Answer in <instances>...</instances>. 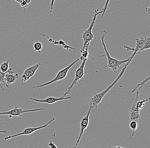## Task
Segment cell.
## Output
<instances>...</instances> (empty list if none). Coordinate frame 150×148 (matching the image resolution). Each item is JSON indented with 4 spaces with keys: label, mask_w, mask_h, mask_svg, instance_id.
Listing matches in <instances>:
<instances>
[{
    "label": "cell",
    "mask_w": 150,
    "mask_h": 148,
    "mask_svg": "<svg viewBox=\"0 0 150 148\" xmlns=\"http://www.w3.org/2000/svg\"><path fill=\"white\" fill-rule=\"evenodd\" d=\"M106 35L107 31L105 30H104L101 31L100 34L101 43H102V46H103L104 51H105V53L106 56L107 58L108 67L110 68L113 72H117L119 67H120L121 65H122V64L124 63L129 62H131L132 59H131V57H130L126 59L120 61L112 57L109 53L106 46L105 44V38Z\"/></svg>",
    "instance_id": "1"
},
{
    "label": "cell",
    "mask_w": 150,
    "mask_h": 148,
    "mask_svg": "<svg viewBox=\"0 0 150 148\" xmlns=\"http://www.w3.org/2000/svg\"><path fill=\"white\" fill-rule=\"evenodd\" d=\"M130 62H126V64L124 66L123 68L122 69L120 74L117 76V79L106 89H105V90L103 91L102 92L100 93H95L93 96L92 97L91 101H90V106L91 107L92 109H93L94 108H97L98 105L100 103V102L102 101V99H103L104 96L106 95V94L107 93L108 91H109L112 88L113 86L116 84V83L118 81V80L121 78L122 76L124 74L125 70H126L127 67V66H128V64H129Z\"/></svg>",
    "instance_id": "2"
},
{
    "label": "cell",
    "mask_w": 150,
    "mask_h": 148,
    "mask_svg": "<svg viewBox=\"0 0 150 148\" xmlns=\"http://www.w3.org/2000/svg\"><path fill=\"white\" fill-rule=\"evenodd\" d=\"M103 10L99 11L98 9L95 10L94 11V14L93 16V18L90 24V26L88 28L87 30H85L84 31L82 32L81 35V39L83 42V46L82 49H81V52L84 51L85 49V47L87 45H89L90 42L93 40L94 38V35L93 33L92 30L93 28L94 25L96 21V17L98 15L103 13Z\"/></svg>",
    "instance_id": "3"
},
{
    "label": "cell",
    "mask_w": 150,
    "mask_h": 148,
    "mask_svg": "<svg viewBox=\"0 0 150 148\" xmlns=\"http://www.w3.org/2000/svg\"><path fill=\"white\" fill-rule=\"evenodd\" d=\"M87 59H88V58L84 59L83 60H82V63L81 64L79 67H78V69L76 70V72H75L74 79L73 81H72V83H71V85H70V87H68V89L65 91L64 94L63 95L64 96H66L70 93V92L72 91V88H73V87H74V86L75 84H76L78 81H79L80 79L81 80L83 79L84 76L86 74V72L84 71V65H85Z\"/></svg>",
    "instance_id": "4"
},
{
    "label": "cell",
    "mask_w": 150,
    "mask_h": 148,
    "mask_svg": "<svg viewBox=\"0 0 150 148\" xmlns=\"http://www.w3.org/2000/svg\"><path fill=\"white\" fill-rule=\"evenodd\" d=\"M79 59H77L76 61H75L74 62L72 63L69 66H67V67H66V68H64V69L61 70V71H60V72L58 73L56 77L53 79L52 80H50V81L46 82V83H44V84H42V85H39V86H34V87H33V89H37V88H41V87H44V86L50 85V84H52V83H55V82H57V81L62 80L63 79L65 78L66 77L67 75V73H68L69 69H70L76 63L79 61Z\"/></svg>",
    "instance_id": "5"
},
{
    "label": "cell",
    "mask_w": 150,
    "mask_h": 148,
    "mask_svg": "<svg viewBox=\"0 0 150 148\" xmlns=\"http://www.w3.org/2000/svg\"><path fill=\"white\" fill-rule=\"evenodd\" d=\"M55 118H52L46 124H44V125H42V126H38V127L27 128V129H25V130H23V132H21V133L16 134V135H12L9 136L5 137L4 140H9V139L13 138V137H16L19 136L23 135H31V134L33 133L34 132H35L37 131V130L43 129V128H46L48 125L51 124L53 122L55 121Z\"/></svg>",
    "instance_id": "6"
},
{
    "label": "cell",
    "mask_w": 150,
    "mask_h": 148,
    "mask_svg": "<svg viewBox=\"0 0 150 148\" xmlns=\"http://www.w3.org/2000/svg\"><path fill=\"white\" fill-rule=\"evenodd\" d=\"M45 110V108H37V109H30V110H24L21 108H18L17 107H15L13 109L4 112H0V116L1 115H8L9 118H11L13 116L16 117H21L23 114L27 112H34V111H39V110Z\"/></svg>",
    "instance_id": "7"
},
{
    "label": "cell",
    "mask_w": 150,
    "mask_h": 148,
    "mask_svg": "<svg viewBox=\"0 0 150 148\" xmlns=\"http://www.w3.org/2000/svg\"><path fill=\"white\" fill-rule=\"evenodd\" d=\"M91 107L90 106V108H89V110L87 115L81 119V122L80 124V130L79 136V137L78 138L76 142L75 143L74 148H76L77 147L80 140L82 135H83V133H84V130L86 129V128L88 127V125L89 116H90V113H91Z\"/></svg>",
    "instance_id": "8"
},
{
    "label": "cell",
    "mask_w": 150,
    "mask_h": 148,
    "mask_svg": "<svg viewBox=\"0 0 150 148\" xmlns=\"http://www.w3.org/2000/svg\"><path fill=\"white\" fill-rule=\"evenodd\" d=\"M150 38V37H142L140 38H136L135 39L136 42L135 47L134 48H131L128 46V45H124V47L126 49L127 51H129V50L134 51V53H133V54L130 57L131 59H133L134 56L138 53L139 50L144 46L145 42Z\"/></svg>",
    "instance_id": "9"
},
{
    "label": "cell",
    "mask_w": 150,
    "mask_h": 148,
    "mask_svg": "<svg viewBox=\"0 0 150 148\" xmlns=\"http://www.w3.org/2000/svg\"><path fill=\"white\" fill-rule=\"evenodd\" d=\"M139 91H137L136 93V95L135 99L133 101V104L130 108L129 110V117L130 120H134L139 119V109L136 107V104L137 102L139 101Z\"/></svg>",
    "instance_id": "10"
},
{
    "label": "cell",
    "mask_w": 150,
    "mask_h": 148,
    "mask_svg": "<svg viewBox=\"0 0 150 148\" xmlns=\"http://www.w3.org/2000/svg\"><path fill=\"white\" fill-rule=\"evenodd\" d=\"M72 96L66 97L65 96H61L59 97H49L44 100H39V99H35V98H30V100L37 103H47L48 104H52L56 103L57 101H64V100H68L71 99Z\"/></svg>",
    "instance_id": "11"
},
{
    "label": "cell",
    "mask_w": 150,
    "mask_h": 148,
    "mask_svg": "<svg viewBox=\"0 0 150 148\" xmlns=\"http://www.w3.org/2000/svg\"><path fill=\"white\" fill-rule=\"evenodd\" d=\"M15 72L13 71L12 68L8 69L5 75L4 81L7 85L14 83L17 79L19 78L18 74H15Z\"/></svg>",
    "instance_id": "12"
},
{
    "label": "cell",
    "mask_w": 150,
    "mask_h": 148,
    "mask_svg": "<svg viewBox=\"0 0 150 148\" xmlns=\"http://www.w3.org/2000/svg\"><path fill=\"white\" fill-rule=\"evenodd\" d=\"M41 66V64L40 63H37L34 65L28 67L26 69L23 73V74L26 75L29 77H31L33 76L35 74V72L38 68Z\"/></svg>",
    "instance_id": "13"
},
{
    "label": "cell",
    "mask_w": 150,
    "mask_h": 148,
    "mask_svg": "<svg viewBox=\"0 0 150 148\" xmlns=\"http://www.w3.org/2000/svg\"><path fill=\"white\" fill-rule=\"evenodd\" d=\"M138 121L137 120H130L129 127L131 130L132 136L135 135L136 131L138 128Z\"/></svg>",
    "instance_id": "14"
},
{
    "label": "cell",
    "mask_w": 150,
    "mask_h": 148,
    "mask_svg": "<svg viewBox=\"0 0 150 148\" xmlns=\"http://www.w3.org/2000/svg\"><path fill=\"white\" fill-rule=\"evenodd\" d=\"M6 72L5 73H3L1 71L0 69V88L2 90V91H4L3 86H5L7 88H9V86L8 85L6 84V82L4 81V76L5 74H6Z\"/></svg>",
    "instance_id": "15"
},
{
    "label": "cell",
    "mask_w": 150,
    "mask_h": 148,
    "mask_svg": "<svg viewBox=\"0 0 150 148\" xmlns=\"http://www.w3.org/2000/svg\"><path fill=\"white\" fill-rule=\"evenodd\" d=\"M150 78V76H148V77L147 78L145 79H144V80H143V81H142L141 82H140V83H139L137 85V86H136V87L135 88H134V89L132 91V92L133 93L136 90V89H137L138 88H139L138 90L139 91H140L141 89H142V87H143V86H144V85H145V83H146V82H147V81H149V80Z\"/></svg>",
    "instance_id": "16"
},
{
    "label": "cell",
    "mask_w": 150,
    "mask_h": 148,
    "mask_svg": "<svg viewBox=\"0 0 150 148\" xmlns=\"http://www.w3.org/2000/svg\"><path fill=\"white\" fill-rule=\"evenodd\" d=\"M9 60H7L6 61L4 62L1 64L0 66V69L3 73H5L8 71L9 69Z\"/></svg>",
    "instance_id": "17"
},
{
    "label": "cell",
    "mask_w": 150,
    "mask_h": 148,
    "mask_svg": "<svg viewBox=\"0 0 150 148\" xmlns=\"http://www.w3.org/2000/svg\"><path fill=\"white\" fill-rule=\"evenodd\" d=\"M34 48L35 51H38L39 53L41 52V50L43 49V45L42 43L36 41V42L34 44Z\"/></svg>",
    "instance_id": "18"
},
{
    "label": "cell",
    "mask_w": 150,
    "mask_h": 148,
    "mask_svg": "<svg viewBox=\"0 0 150 148\" xmlns=\"http://www.w3.org/2000/svg\"><path fill=\"white\" fill-rule=\"evenodd\" d=\"M89 45H87L85 47V49L84 51L81 52L82 55L81 57L80 58V59L81 61L83 60L84 59L88 58V48Z\"/></svg>",
    "instance_id": "19"
},
{
    "label": "cell",
    "mask_w": 150,
    "mask_h": 148,
    "mask_svg": "<svg viewBox=\"0 0 150 148\" xmlns=\"http://www.w3.org/2000/svg\"><path fill=\"white\" fill-rule=\"evenodd\" d=\"M150 99V98H149L148 99H145V100H142V101H138L137 102V104H136V107L138 108L139 110H140L141 108H142L143 106L145 105V102H148V101H149Z\"/></svg>",
    "instance_id": "20"
},
{
    "label": "cell",
    "mask_w": 150,
    "mask_h": 148,
    "mask_svg": "<svg viewBox=\"0 0 150 148\" xmlns=\"http://www.w3.org/2000/svg\"><path fill=\"white\" fill-rule=\"evenodd\" d=\"M150 48V38L148 39L147 41L145 42L144 46L142 47L139 49L138 50V53H139L140 51H143L145 50L149 49Z\"/></svg>",
    "instance_id": "21"
},
{
    "label": "cell",
    "mask_w": 150,
    "mask_h": 148,
    "mask_svg": "<svg viewBox=\"0 0 150 148\" xmlns=\"http://www.w3.org/2000/svg\"><path fill=\"white\" fill-rule=\"evenodd\" d=\"M110 1V0H107L106 1L105 4V6H104V8H103V12L102 13V17H101L102 18H103V16H104V15L105 13V12L106 11L107 9L108 5V3Z\"/></svg>",
    "instance_id": "22"
},
{
    "label": "cell",
    "mask_w": 150,
    "mask_h": 148,
    "mask_svg": "<svg viewBox=\"0 0 150 148\" xmlns=\"http://www.w3.org/2000/svg\"><path fill=\"white\" fill-rule=\"evenodd\" d=\"M28 4H29V3H28V2L26 1L25 0H24L23 1H22V2L20 4V5L23 7V9H25V8L28 7Z\"/></svg>",
    "instance_id": "23"
},
{
    "label": "cell",
    "mask_w": 150,
    "mask_h": 148,
    "mask_svg": "<svg viewBox=\"0 0 150 148\" xmlns=\"http://www.w3.org/2000/svg\"><path fill=\"white\" fill-rule=\"evenodd\" d=\"M30 79V77L27 76L26 75L23 74L21 76V81H23V82H25V81H28L29 79Z\"/></svg>",
    "instance_id": "24"
},
{
    "label": "cell",
    "mask_w": 150,
    "mask_h": 148,
    "mask_svg": "<svg viewBox=\"0 0 150 148\" xmlns=\"http://www.w3.org/2000/svg\"><path fill=\"white\" fill-rule=\"evenodd\" d=\"M55 0H51V5H50V13L52 12V10H53V5H54V2Z\"/></svg>",
    "instance_id": "25"
},
{
    "label": "cell",
    "mask_w": 150,
    "mask_h": 148,
    "mask_svg": "<svg viewBox=\"0 0 150 148\" xmlns=\"http://www.w3.org/2000/svg\"><path fill=\"white\" fill-rule=\"evenodd\" d=\"M50 147L51 148H57V147L55 145L54 143H52V141H50L49 143Z\"/></svg>",
    "instance_id": "26"
},
{
    "label": "cell",
    "mask_w": 150,
    "mask_h": 148,
    "mask_svg": "<svg viewBox=\"0 0 150 148\" xmlns=\"http://www.w3.org/2000/svg\"><path fill=\"white\" fill-rule=\"evenodd\" d=\"M16 2L20 4L22 1H23L24 0H14Z\"/></svg>",
    "instance_id": "27"
},
{
    "label": "cell",
    "mask_w": 150,
    "mask_h": 148,
    "mask_svg": "<svg viewBox=\"0 0 150 148\" xmlns=\"http://www.w3.org/2000/svg\"><path fill=\"white\" fill-rule=\"evenodd\" d=\"M6 133V130H4V131H2V130H1L0 131V133Z\"/></svg>",
    "instance_id": "28"
},
{
    "label": "cell",
    "mask_w": 150,
    "mask_h": 148,
    "mask_svg": "<svg viewBox=\"0 0 150 148\" xmlns=\"http://www.w3.org/2000/svg\"><path fill=\"white\" fill-rule=\"evenodd\" d=\"M25 1H26L28 2V3H30V2L31 0H25Z\"/></svg>",
    "instance_id": "29"
},
{
    "label": "cell",
    "mask_w": 150,
    "mask_h": 148,
    "mask_svg": "<svg viewBox=\"0 0 150 148\" xmlns=\"http://www.w3.org/2000/svg\"><path fill=\"white\" fill-rule=\"evenodd\" d=\"M114 148H122V147H114Z\"/></svg>",
    "instance_id": "30"
}]
</instances>
